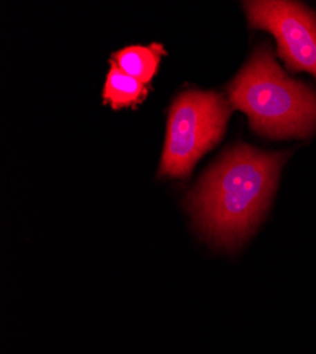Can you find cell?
Instances as JSON below:
<instances>
[{"label":"cell","instance_id":"3","mask_svg":"<svg viewBox=\"0 0 316 354\" xmlns=\"http://www.w3.org/2000/svg\"><path fill=\"white\" fill-rule=\"evenodd\" d=\"M230 106L217 93L190 91L171 104L159 174L185 179L221 139Z\"/></svg>","mask_w":316,"mask_h":354},{"label":"cell","instance_id":"6","mask_svg":"<svg viewBox=\"0 0 316 354\" xmlns=\"http://www.w3.org/2000/svg\"><path fill=\"white\" fill-rule=\"evenodd\" d=\"M109 73L104 86V102L112 109L135 106L147 98V84H143L125 74L112 60L109 62Z\"/></svg>","mask_w":316,"mask_h":354},{"label":"cell","instance_id":"5","mask_svg":"<svg viewBox=\"0 0 316 354\" xmlns=\"http://www.w3.org/2000/svg\"><path fill=\"white\" fill-rule=\"evenodd\" d=\"M162 44L131 46L112 54L111 60L129 77L148 84L155 77L159 68L162 55H165Z\"/></svg>","mask_w":316,"mask_h":354},{"label":"cell","instance_id":"4","mask_svg":"<svg viewBox=\"0 0 316 354\" xmlns=\"http://www.w3.org/2000/svg\"><path fill=\"white\" fill-rule=\"evenodd\" d=\"M251 27L270 32L278 55L292 73H308L316 80V16L302 3L260 0L245 2Z\"/></svg>","mask_w":316,"mask_h":354},{"label":"cell","instance_id":"1","mask_svg":"<svg viewBox=\"0 0 316 354\" xmlns=\"http://www.w3.org/2000/svg\"><path fill=\"white\" fill-rule=\"evenodd\" d=\"M286 156L241 143L206 171L187 204L207 240L234 250L248 237L268 209Z\"/></svg>","mask_w":316,"mask_h":354},{"label":"cell","instance_id":"2","mask_svg":"<svg viewBox=\"0 0 316 354\" xmlns=\"http://www.w3.org/2000/svg\"><path fill=\"white\" fill-rule=\"evenodd\" d=\"M228 100L258 135L281 139L316 133V93L286 75L268 46L258 47L230 82Z\"/></svg>","mask_w":316,"mask_h":354}]
</instances>
